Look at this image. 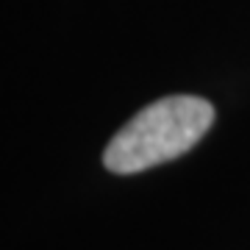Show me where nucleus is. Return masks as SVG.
I'll list each match as a JSON object with an SVG mask.
<instances>
[{"instance_id": "f257e3e1", "label": "nucleus", "mask_w": 250, "mask_h": 250, "mask_svg": "<svg viewBox=\"0 0 250 250\" xmlns=\"http://www.w3.org/2000/svg\"><path fill=\"white\" fill-rule=\"evenodd\" d=\"M214 123V106L197 95H172L145 106L111 136L103 164L117 175L150 170L192 150Z\"/></svg>"}]
</instances>
